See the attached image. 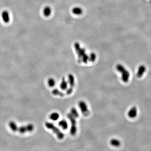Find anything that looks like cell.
<instances>
[{
	"instance_id": "1",
	"label": "cell",
	"mask_w": 151,
	"mask_h": 151,
	"mask_svg": "<svg viewBox=\"0 0 151 151\" xmlns=\"http://www.w3.org/2000/svg\"><path fill=\"white\" fill-rule=\"evenodd\" d=\"M9 126L13 131L18 132L21 133L30 132L34 130V126L32 124H29L24 126H19L14 121H11L8 124Z\"/></svg>"
},
{
	"instance_id": "2",
	"label": "cell",
	"mask_w": 151,
	"mask_h": 151,
	"mask_svg": "<svg viewBox=\"0 0 151 151\" xmlns=\"http://www.w3.org/2000/svg\"><path fill=\"white\" fill-rule=\"evenodd\" d=\"M74 48L77 54L78 62L87 64L89 61V56L86 53L85 49L81 47L79 43H75Z\"/></svg>"
},
{
	"instance_id": "3",
	"label": "cell",
	"mask_w": 151,
	"mask_h": 151,
	"mask_svg": "<svg viewBox=\"0 0 151 151\" xmlns=\"http://www.w3.org/2000/svg\"><path fill=\"white\" fill-rule=\"evenodd\" d=\"M116 69L121 74V79L124 83L129 82L130 74L128 70L126 69L125 67L121 64H117L116 66Z\"/></svg>"
},
{
	"instance_id": "4",
	"label": "cell",
	"mask_w": 151,
	"mask_h": 151,
	"mask_svg": "<svg viewBox=\"0 0 151 151\" xmlns=\"http://www.w3.org/2000/svg\"><path fill=\"white\" fill-rule=\"evenodd\" d=\"M45 126L48 129L51 130L53 133L57 136V138L60 140H62L65 136L64 134L60 129L50 122H47L45 123Z\"/></svg>"
},
{
	"instance_id": "5",
	"label": "cell",
	"mask_w": 151,
	"mask_h": 151,
	"mask_svg": "<svg viewBox=\"0 0 151 151\" xmlns=\"http://www.w3.org/2000/svg\"><path fill=\"white\" fill-rule=\"evenodd\" d=\"M68 119L71 123V127L70 130V133L72 136H75L77 132V127H76V119L71 113H68L67 115Z\"/></svg>"
},
{
	"instance_id": "6",
	"label": "cell",
	"mask_w": 151,
	"mask_h": 151,
	"mask_svg": "<svg viewBox=\"0 0 151 151\" xmlns=\"http://www.w3.org/2000/svg\"><path fill=\"white\" fill-rule=\"evenodd\" d=\"M68 84L69 86V87L68 88L66 89V94L68 95H70L73 92L74 87L75 86V78L74 75L72 74H69L68 76Z\"/></svg>"
},
{
	"instance_id": "7",
	"label": "cell",
	"mask_w": 151,
	"mask_h": 151,
	"mask_svg": "<svg viewBox=\"0 0 151 151\" xmlns=\"http://www.w3.org/2000/svg\"><path fill=\"white\" fill-rule=\"evenodd\" d=\"M79 107L83 115L85 116H88L90 114L87 104L84 101H80L79 103Z\"/></svg>"
},
{
	"instance_id": "8",
	"label": "cell",
	"mask_w": 151,
	"mask_h": 151,
	"mask_svg": "<svg viewBox=\"0 0 151 151\" xmlns=\"http://www.w3.org/2000/svg\"><path fill=\"white\" fill-rule=\"evenodd\" d=\"M137 114V109L136 107L133 106L132 107L128 113V115L129 118H135Z\"/></svg>"
},
{
	"instance_id": "9",
	"label": "cell",
	"mask_w": 151,
	"mask_h": 151,
	"mask_svg": "<svg viewBox=\"0 0 151 151\" xmlns=\"http://www.w3.org/2000/svg\"><path fill=\"white\" fill-rule=\"evenodd\" d=\"M1 17L3 21L5 23H8L10 20V15L8 11H4L1 13Z\"/></svg>"
},
{
	"instance_id": "10",
	"label": "cell",
	"mask_w": 151,
	"mask_h": 151,
	"mask_svg": "<svg viewBox=\"0 0 151 151\" xmlns=\"http://www.w3.org/2000/svg\"><path fill=\"white\" fill-rule=\"evenodd\" d=\"M68 81L65 79V78H63L60 85V87L61 90H66L68 89Z\"/></svg>"
},
{
	"instance_id": "11",
	"label": "cell",
	"mask_w": 151,
	"mask_h": 151,
	"mask_svg": "<svg viewBox=\"0 0 151 151\" xmlns=\"http://www.w3.org/2000/svg\"><path fill=\"white\" fill-rule=\"evenodd\" d=\"M146 68L144 65H141L139 67L138 71H137L136 76L137 77L141 78L143 76L144 72H145Z\"/></svg>"
},
{
	"instance_id": "12",
	"label": "cell",
	"mask_w": 151,
	"mask_h": 151,
	"mask_svg": "<svg viewBox=\"0 0 151 151\" xmlns=\"http://www.w3.org/2000/svg\"><path fill=\"white\" fill-rule=\"evenodd\" d=\"M58 125L64 130L68 129V122L65 120H61V121L58 122Z\"/></svg>"
},
{
	"instance_id": "13",
	"label": "cell",
	"mask_w": 151,
	"mask_h": 151,
	"mask_svg": "<svg viewBox=\"0 0 151 151\" xmlns=\"http://www.w3.org/2000/svg\"><path fill=\"white\" fill-rule=\"evenodd\" d=\"M72 12L75 15H80L83 13V11L81 7H75L72 9Z\"/></svg>"
},
{
	"instance_id": "14",
	"label": "cell",
	"mask_w": 151,
	"mask_h": 151,
	"mask_svg": "<svg viewBox=\"0 0 151 151\" xmlns=\"http://www.w3.org/2000/svg\"><path fill=\"white\" fill-rule=\"evenodd\" d=\"M110 144L115 147H119L121 144V141L118 139H112L110 141Z\"/></svg>"
},
{
	"instance_id": "15",
	"label": "cell",
	"mask_w": 151,
	"mask_h": 151,
	"mask_svg": "<svg viewBox=\"0 0 151 151\" xmlns=\"http://www.w3.org/2000/svg\"><path fill=\"white\" fill-rule=\"evenodd\" d=\"M51 8L49 6H46L43 9V14L45 17H47L50 16L51 14Z\"/></svg>"
},
{
	"instance_id": "16",
	"label": "cell",
	"mask_w": 151,
	"mask_h": 151,
	"mask_svg": "<svg viewBox=\"0 0 151 151\" xmlns=\"http://www.w3.org/2000/svg\"><path fill=\"white\" fill-rule=\"evenodd\" d=\"M60 115L58 112H54L51 114L50 115V118L53 121H56L59 119Z\"/></svg>"
},
{
	"instance_id": "17",
	"label": "cell",
	"mask_w": 151,
	"mask_h": 151,
	"mask_svg": "<svg viewBox=\"0 0 151 151\" xmlns=\"http://www.w3.org/2000/svg\"><path fill=\"white\" fill-rule=\"evenodd\" d=\"M70 113L71 115H73L76 118H78L79 117V113L77 111V110L76 109V108H72L71 109Z\"/></svg>"
},
{
	"instance_id": "18",
	"label": "cell",
	"mask_w": 151,
	"mask_h": 151,
	"mask_svg": "<svg viewBox=\"0 0 151 151\" xmlns=\"http://www.w3.org/2000/svg\"><path fill=\"white\" fill-rule=\"evenodd\" d=\"M52 93L54 95L59 96L61 97H63L65 95L62 91H61L58 89H53L52 91Z\"/></svg>"
},
{
	"instance_id": "19",
	"label": "cell",
	"mask_w": 151,
	"mask_h": 151,
	"mask_svg": "<svg viewBox=\"0 0 151 151\" xmlns=\"http://www.w3.org/2000/svg\"><path fill=\"white\" fill-rule=\"evenodd\" d=\"M47 83L50 87H53L56 85V81L53 78H51L49 79L47 81Z\"/></svg>"
},
{
	"instance_id": "20",
	"label": "cell",
	"mask_w": 151,
	"mask_h": 151,
	"mask_svg": "<svg viewBox=\"0 0 151 151\" xmlns=\"http://www.w3.org/2000/svg\"><path fill=\"white\" fill-rule=\"evenodd\" d=\"M89 61H91V62H94L97 58L96 55L94 53H91L89 56Z\"/></svg>"
}]
</instances>
